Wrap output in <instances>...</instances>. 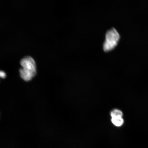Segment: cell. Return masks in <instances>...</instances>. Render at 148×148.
Returning a JSON list of instances; mask_svg holds the SVG:
<instances>
[{"label":"cell","instance_id":"obj_3","mask_svg":"<svg viewBox=\"0 0 148 148\" xmlns=\"http://www.w3.org/2000/svg\"><path fill=\"white\" fill-rule=\"evenodd\" d=\"M111 121L113 124L118 127L121 126L124 123V120L123 117L112 118Z\"/></svg>","mask_w":148,"mask_h":148},{"label":"cell","instance_id":"obj_5","mask_svg":"<svg viewBox=\"0 0 148 148\" xmlns=\"http://www.w3.org/2000/svg\"><path fill=\"white\" fill-rule=\"evenodd\" d=\"M6 77V74L4 71H0V77L5 78Z\"/></svg>","mask_w":148,"mask_h":148},{"label":"cell","instance_id":"obj_1","mask_svg":"<svg viewBox=\"0 0 148 148\" xmlns=\"http://www.w3.org/2000/svg\"><path fill=\"white\" fill-rule=\"evenodd\" d=\"M22 68L20 69V77L23 80L28 81L32 79L36 75V62L32 57L26 56L20 61Z\"/></svg>","mask_w":148,"mask_h":148},{"label":"cell","instance_id":"obj_2","mask_svg":"<svg viewBox=\"0 0 148 148\" xmlns=\"http://www.w3.org/2000/svg\"><path fill=\"white\" fill-rule=\"evenodd\" d=\"M120 38V34L114 28L107 31L103 44V49L108 51L113 49L117 45Z\"/></svg>","mask_w":148,"mask_h":148},{"label":"cell","instance_id":"obj_4","mask_svg":"<svg viewBox=\"0 0 148 148\" xmlns=\"http://www.w3.org/2000/svg\"><path fill=\"white\" fill-rule=\"evenodd\" d=\"M111 117H123V112L118 109H114L110 112Z\"/></svg>","mask_w":148,"mask_h":148}]
</instances>
